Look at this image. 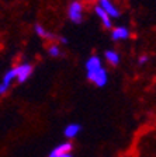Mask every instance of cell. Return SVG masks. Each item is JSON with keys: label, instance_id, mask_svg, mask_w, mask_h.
Returning <instances> with one entry per match:
<instances>
[{"label": "cell", "instance_id": "9a60e30c", "mask_svg": "<svg viewBox=\"0 0 156 157\" xmlns=\"http://www.w3.org/2000/svg\"><path fill=\"white\" fill-rule=\"evenodd\" d=\"M58 157H73V154L72 153H63V154H59Z\"/></svg>", "mask_w": 156, "mask_h": 157}, {"label": "cell", "instance_id": "7a4b0ae2", "mask_svg": "<svg viewBox=\"0 0 156 157\" xmlns=\"http://www.w3.org/2000/svg\"><path fill=\"white\" fill-rule=\"evenodd\" d=\"M85 17V4L80 0H73L68 6V18L73 24H80Z\"/></svg>", "mask_w": 156, "mask_h": 157}, {"label": "cell", "instance_id": "5bb4252c", "mask_svg": "<svg viewBox=\"0 0 156 157\" xmlns=\"http://www.w3.org/2000/svg\"><path fill=\"white\" fill-rule=\"evenodd\" d=\"M58 42H59V45H68V38L66 36H58Z\"/></svg>", "mask_w": 156, "mask_h": 157}, {"label": "cell", "instance_id": "8fae6325", "mask_svg": "<svg viewBox=\"0 0 156 157\" xmlns=\"http://www.w3.org/2000/svg\"><path fill=\"white\" fill-rule=\"evenodd\" d=\"M104 59L107 60L108 65L118 66L120 65V60H121V56L117 51H114V49H107V51L104 52Z\"/></svg>", "mask_w": 156, "mask_h": 157}, {"label": "cell", "instance_id": "3957f363", "mask_svg": "<svg viewBox=\"0 0 156 157\" xmlns=\"http://www.w3.org/2000/svg\"><path fill=\"white\" fill-rule=\"evenodd\" d=\"M14 72H16V80L18 83H26L31 76H33V72H34V67L31 63L28 62H23L17 65L14 67Z\"/></svg>", "mask_w": 156, "mask_h": 157}, {"label": "cell", "instance_id": "9c48e42d", "mask_svg": "<svg viewBox=\"0 0 156 157\" xmlns=\"http://www.w3.org/2000/svg\"><path fill=\"white\" fill-rule=\"evenodd\" d=\"M82 131V126L79 124H69L65 126L63 129V136L68 139V140H72L73 137H76Z\"/></svg>", "mask_w": 156, "mask_h": 157}, {"label": "cell", "instance_id": "5b68a950", "mask_svg": "<svg viewBox=\"0 0 156 157\" xmlns=\"http://www.w3.org/2000/svg\"><path fill=\"white\" fill-rule=\"evenodd\" d=\"M131 36V31L125 25H117L111 28V39L114 42H121V41H127Z\"/></svg>", "mask_w": 156, "mask_h": 157}, {"label": "cell", "instance_id": "8992f818", "mask_svg": "<svg viewBox=\"0 0 156 157\" xmlns=\"http://www.w3.org/2000/svg\"><path fill=\"white\" fill-rule=\"evenodd\" d=\"M14 82H16V72H14V67H11L4 73L3 78H2V82H0V95L6 94Z\"/></svg>", "mask_w": 156, "mask_h": 157}, {"label": "cell", "instance_id": "30bf717a", "mask_svg": "<svg viewBox=\"0 0 156 157\" xmlns=\"http://www.w3.org/2000/svg\"><path fill=\"white\" fill-rule=\"evenodd\" d=\"M94 11H96V16L98 17V20L101 21V24H103L104 28H110V29L113 28V18H111L106 11H103V10L97 6L94 7Z\"/></svg>", "mask_w": 156, "mask_h": 157}, {"label": "cell", "instance_id": "7c38bea8", "mask_svg": "<svg viewBox=\"0 0 156 157\" xmlns=\"http://www.w3.org/2000/svg\"><path fill=\"white\" fill-rule=\"evenodd\" d=\"M46 52H48V55L52 56V58H59V56L62 55L61 45H59L58 42H51L48 46V49H46Z\"/></svg>", "mask_w": 156, "mask_h": 157}, {"label": "cell", "instance_id": "277c9868", "mask_svg": "<svg viewBox=\"0 0 156 157\" xmlns=\"http://www.w3.org/2000/svg\"><path fill=\"white\" fill-rule=\"evenodd\" d=\"M96 6L100 7L103 11H106V13H107L113 20L114 18H118V17L121 16L120 9H118L117 4L114 3L113 0H97Z\"/></svg>", "mask_w": 156, "mask_h": 157}, {"label": "cell", "instance_id": "52a82bcc", "mask_svg": "<svg viewBox=\"0 0 156 157\" xmlns=\"http://www.w3.org/2000/svg\"><path fill=\"white\" fill-rule=\"evenodd\" d=\"M34 31H35V34L39 36V38L45 39V41H49V42H55V41H58V35H55L54 33L48 31V29H46L44 25H41V24H35Z\"/></svg>", "mask_w": 156, "mask_h": 157}, {"label": "cell", "instance_id": "4fadbf2b", "mask_svg": "<svg viewBox=\"0 0 156 157\" xmlns=\"http://www.w3.org/2000/svg\"><path fill=\"white\" fill-rule=\"evenodd\" d=\"M149 59L150 58L148 55H141L139 58H138V65H139V66H145L148 62H149Z\"/></svg>", "mask_w": 156, "mask_h": 157}, {"label": "cell", "instance_id": "ba28073f", "mask_svg": "<svg viewBox=\"0 0 156 157\" xmlns=\"http://www.w3.org/2000/svg\"><path fill=\"white\" fill-rule=\"evenodd\" d=\"M72 149H73V144H72L70 140L63 142V143H61V144H58V146L54 147V149L51 150V153H49L48 157H58L59 154L72 153Z\"/></svg>", "mask_w": 156, "mask_h": 157}, {"label": "cell", "instance_id": "6da1fadb", "mask_svg": "<svg viewBox=\"0 0 156 157\" xmlns=\"http://www.w3.org/2000/svg\"><path fill=\"white\" fill-rule=\"evenodd\" d=\"M86 67V76L93 84H96L97 87H104L108 83V73L106 70V67L103 66L100 56L91 55L89 56V59L85 63Z\"/></svg>", "mask_w": 156, "mask_h": 157}]
</instances>
